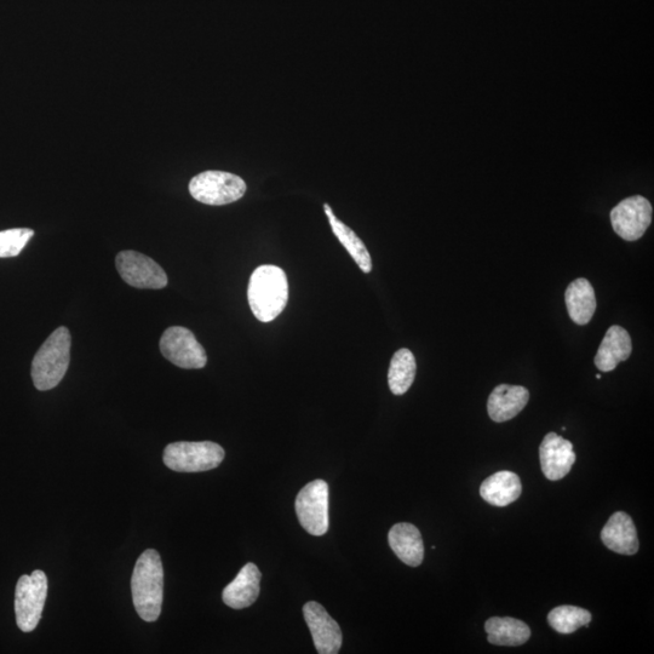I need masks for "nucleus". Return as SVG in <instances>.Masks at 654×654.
<instances>
[{
  "label": "nucleus",
  "instance_id": "f8f14e48",
  "mask_svg": "<svg viewBox=\"0 0 654 654\" xmlns=\"http://www.w3.org/2000/svg\"><path fill=\"white\" fill-rule=\"evenodd\" d=\"M539 457L545 478L552 481L564 479L576 462L571 441L555 433L545 435L539 447Z\"/></svg>",
  "mask_w": 654,
  "mask_h": 654
},
{
  "label": "nucleus",
  "instance_id": "9d476101",
  "mask_svg": "<svg viewBox=\"0 0 654 654\" xmlns=\"http://www.w3.org/2000/svg\"><path fill=\"white\" fill-rule=\"evenodd\" d=\"M652 205L644 197L635 195L624 199L611 211V222L615 232L627 242L642 238L651 226Z\"/></svg>",
  "mask_w": 654,
  "mask_h": 654
},
{
  "label": "nucleus",
  "instance_id": "aec40b11",
  "mask_svg": "<svg viewBox=\"0 0 654 654\" xmlns=\"http://www.w3.org/2000/svg\"><path fill=\"white\" fill-rule=\"evenodd\" d=\"M487 640L495 646H521L531 638V629L519 619L492 617L485 623Z\"/></svg>",
  "mask_w": 654,
  "mask_h": 654
},
{
  "label": "nucleus",
  "instance_id": "ddd939ff",
  "mask_svg": "<svg viewBox=\"0 0 654 654\" xmlns=\"http://www.w3.org/2000/svg\"><path fill=\"white\" fill-rule=\"evenodd\" d=\"M601 539L608 549L617 554L635 555L640 547L634 521L623 512L611 516L601 531Z\"/></svg>",
  "mask_w": 654,
  "mask_h": 654
},
{
  "label": "nucleus",
  "instance_id": "f3484780",
  "mask_svg": "<svg viewBox=\"0 0 654 654\" xmlns=\"http://www.w3.org/2000/svg\"><path fill=\"white\" fill-rule=\"evenodd\" d=\"M388 542L395 555L407 566L418 567L424 559V543L415 525L401 522L389 531Z\"/></svg>",
  "mask_w": 654,
  "mask_h": 654
},
{
  "label": "nucleus",
  "instance_id": "5701e85b",
  "mask_svg": "<svg viewBox=\"0 0 654 654\" xmlns=\"http://www.w3.org/2000/svg\"><path fill=\"white\" fill-rule=\"evenodd\" d=\"M550 627L560 634L576 633L579 628L588 627L592 613L577 606H559L548 615Z\"/></svg>",
  "mask_w": 654,
  "mask_h": 654
},
{
  "label": "nucleus",
  "instance_id": "6e6552de",
  "mask_svg": "<svg viewBox=\"0 0 654 654\" xmlns=\"http://www.w3.org/2000/svg\"><path fill=\"white\" fill-rule=\"evenodd\" d=\"M159 346L165 359L181 369H203L208 363V355L202 344L186 327H169L160 338Z\"/></svg>",
  "mask_w": 654,
  "mask_h": 654
},
{
  "label": "nucleus",
  "instance_id": "b1692460",
  "mask_svg": "<svg viewBox=\"0 0 654 654\" xmlns=\"http://www.w3.org/2000/svg\"><path fill=\"white\" fill-rule=\"evenodd\" d=\"M30 228H14L0 232V258L16 257L33 238Z\"/></svg>",
  "mask_w": 654,
  "mask_h": 654
},
{
  "label": "nucleus",
  "instance_id": "f257e3e1",
  "mask_svg": "<svg viewBox=\"0 0 654 654\" xmlns=\"http://www.w3.org/2000/svg\"><path fill=\"white\" fill-rule=\"evenodd\" d=\"M131 592L137 615L145 622L158 621L163 606L164 569L157 550L148 549L137 560Z\"/></svg>",
  "mask_w": 654,
  "mask_h": 654
},
{
  "label": "nucleus",
  "instance_id": "6ab92c4d",
  "mask_svg": "<svg viewBox=\"0 0 654 654\" xmlns=\"http://www.w3.org/2000/svg\"><path fill=\"white\" fill-rule=\"evenodd\" d=\"M565 301L570 318L577 325H587L596 311V297L592 284L587 279L579 278L569 285Z\"/></svg>",
  "mask_w": 654,
  "mask_h": 654
},
{
  "label": "nucleus",
  "instance_id": "a211bd4d",
  "mask_svg": "<svg viewBox=\"0 0 654 654\" xmlns=\"http://www.w3.org/2000/svg\"><path fill=\"white\" fill-rule=\"evenodd\" d=\"M522 485L518 475L508 470L487 478L480 487V495L495 507H507L521 496Z\"/></svg>",
  "mask_w": 654,
  "mask_h": 654
},
{
  "label": "nucleus",
  "instance_id": "412c9836",
  "mask_svg": "<svg viewBox=\"0 0 654 654\" xmlns=\"http://www.w3.org/2000/svg\"><path fill=\"white\" fill-rule=\"evenodd\" d=\"M325 214L329 218L330 226L332 232L336 235V238L340 240V243L344 246V249L348 251V254L352 256L353 260L361 271L364 273H370L372 269V260L369 250H367L363 240H361L351 228L335 216L334 211H332L329 204L324 205Z\"/></svg>",
  "mask_w": 654,
  "mask_h": 654
},
{
  "label": "nucleus",
  "instance_id": "39448f33",
  "mask_svg": "<svg viewBox=\"0 0 654 654\" xmlns=\"http://www.w3.org/2000/svg\"><path fill=\"white\" fill-rule=\"evenodd\" d=\"M48 596V577L36 570L21 576L16 585L15 613L17 627L24 633L37 628Z\"/></svg>",
  "mask_w": 654,
  "mask_h": 654
},
{
  "label": "nucleus",
  "instance_id": "9b49d317",
  "mask_svg": "<svg viewBox=\"0 0 654 654\" xmlns=\"http://www.w3.org/2000/svg\"><path fill=\"white\" fill-rule=\"evenodd\" d=\"M303 615L309 630H311L318 653L336 654L340 652L343 642L342 630L325 608L318 602L309 601L303 606Z\"/></svg>",
  "mask_w": 654,
  "mask_h": 654
},
{
  "label": "nucleus",
  "instance_id": "0eeeda50",
  "mask_svg": "<svg viewBox=\"0 0 654 654\" xmlns=\"http://www.w3.org/2000/svg\"><path fill=\"white\" fill-rule=\"evenodd\" d=\"M296 514L303 529L312 536H324L329 531V485L314 480L298 492Z\"/></svg>",
  "mask_w": 654,
  "mask_h": 654
},
{
  "label": "nucleus",
  "instance_id": "1a4fd4ad",
  "mask_svg": "<svg viewBox=\"0 0 654 654\" xmlns=\"http://www.w3.org/2000/svg\"><path fill=\"white\" fill-rule=\"evenodd\" d=\"M116 266L120 277L133 288L160 290L168 285V275L164 269L140 252H119Z\"/></svg>",
  "mask_w": 654,
  "mask_h": 654
},
{
  "label": "nucleus",
  "instance_id": "4be33fe9",
  "mask_svg": "<svg viewBox=\"0 0 654 654\" xmlns=\"http://www.w3.org/2000/svg\"><path fill=\"white\" fill-rule=\"evenodd\" d=\"M416 359L410 349H400L393 355L388 372L389 388L394 395H404L416 377Z\"/></svg>",
  "mask_w": 654,
  "mask_h": 654
},
{
  "label": "nucleus",
  "instance_id": "20e7f679",
  "mask_svg": "<svg viewBox=\"0 0 654 654\" xmlns=\"http://www.w3.org/2000/svg\"><path fill=\"white\" fill-rule=\"evenodd\" d=\"M225 456V450L211 441H180L165 447L163 461L174 472L199 473L217 468Z\"/></svg>",
  "mask_w": 654,
  "mask_h": 654
},
{
  "label": "nucleus",
  "instance_id": "f03ea898",
  "mask_svg": "<svg viewBox=\"0 0 654 654\" xmlns=\"http://www.w3.org/2000/svg\"><path fill=\"white\" fill-rule=\"evenodd\" d=\"M252 313L261 323H271L283 313L289 301V281L283 269L261 266L252 273L248 289Z\"/></svg>",
  "mask_w": 654,
  "mask_h": 654
},
{
  "label": "nucleus",
  "instance_id": "423d86ee",
  "mask_svg": "<svg viewBox=\"0 0 654 654\" xmlns=\"http://www.w3.org/2000/svg\"><path fill=\"white\" fill-rule=\"evenodd\" d=\"M245 192V181L231 172L205 171L189 182V193L199 203L206 205L232 204L242 199Z\"/></svg>",
  "mask_w": 654,
  "mask_h": 654
},
{
  "label": "nucleus",
  "instance_id": "7ed1b4c3",
  "mask_svg": "<svg viewBox=\"0 0 654 654\" xmlns=\"http://www.w3.org/2000/svg\"><path fill=\"white\" fill-rule=\"evenodd\" d=\"M71 347V332L65 326L48 337L32 361L34 387L45 392L59 386L70 366Z\"/></svg>",
  "mask_w": 654,
  "mask_h": 654
},
{
  "label": "nucleus",
  "instance_id": "4468645a",
  "mask_svg": "<svg viewBox=\"0 0 654 654\" xmlns=\"http://www.w3.org/2000/svg\"><path fill=\"white\" fill-rule=\"evenodd\" d=\"M261 577L258 567L249 562L239 571L234 581L223 590V602L233 610H243L254 605L260 596Z\"/></svg>",
  "mask_w": 654,
  "mask_h": 654
},
{
  "label": "nucleus",
  "instance_id": "2eb2a0df",
  "mask_svg": "<svg viewBox=\"0 0 654 654\" xmlns=\"http://www.w3.org/2000/svg\"><path fill=\"white\" fill-rule=\"evenodd\" d=\"M529 400L530 392L525 387L501 384L493 389L487 401V411L493 422H507L518 416Z\"/></svg>",
  "mask_w": 654,
  "mask_h": 654
},
{
  "label": "nucleus",
  "instance_id": "dca6fc26",
  "mask_svg": "<svg viewBox=\"0 0 654 654\" xmlns=\"http://www.w3.org/2000/svg\"><path fill=\"white\" fill-rule=\"evenodd\" d=\"M633 352L629 332L621 326H611L595 355V365L602 372H611Z\"/></svg>",
  "mask_w": 654,
  "mask_h": 654
}]
</instances>
